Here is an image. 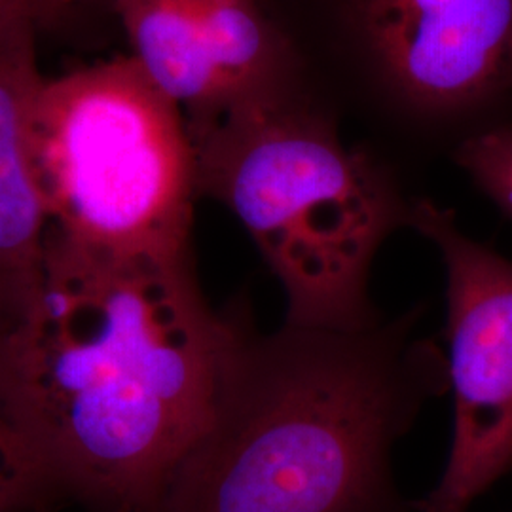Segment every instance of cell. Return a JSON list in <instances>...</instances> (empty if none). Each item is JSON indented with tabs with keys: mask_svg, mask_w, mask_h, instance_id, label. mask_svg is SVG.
I'll return each mask as SVG.
<instances>
[{
	"mask_svg": "<svg viewBox=\"0 0 512 512\" xmlns=\"http://www.w3.org/2000/svg\"><path fill=\"white\" fill-rule=\"evenodd\" d=\"M359 12L372 54L408 99L471 135L507 122L512 0H361Z\"/></svg>",
	"mask_w": 512,
	"mask_h": 512,
	"instance_id": "6",
	"label": "cell"
},
{
	"mask_svg": "<svg viewBox=\"0 0 512 512\" xmlns=\"http://www.w3.org/2000/svg\"><path fill=\"white\" fill-rule=\"evenodd\" d=\"M454 160L501 213L512 219V122L463 139Z\"/></svg>",
	"mask_w": 512,
	"mask_h": 512,
	"instance_id": "10",
	"label": "cell"
},
{
	"mask_svg": "<svg viewBox=\"0 0 512 512\" xmlns=\"http://www.w3.org/2000/svg\"><path fill=\"white\" fill-rule=\"evenodd\" d=\"M57 490L48 448L0 325V512L50 511Z\"/></svg>",
	"mask_w": 512,
	"mask_h": 512,
	"instance_id": "9",
	"label": "cell"
},
{
	"mask_svg": "<svg viewBox=\"0 0 512 512\" xmlns=\"http://www.w3.org/2000/svg\"><path fill=\"white\" fill-rule=\"evenodd\" d=\"M131 57L175 101L186 120L232 103L219 63L217 35L203 0H112Z\"/></svg>",
	"mask_w": 512,
	"mask_h": 512,
	"instance_id": "8",
	"label": "cell"
},
{
	"mask_svg": "<svg viewBox=\"0 0 512 512\" xmlns=\"http://www.w3.org/2000/svg\"><path fill=\"white\" fill-rule=\"evenodd\" d=\"M31 154L48 236L110 255L192 251L184 112L131 55L44 78Z\"/></svg>",
	"mask_w": 512,
	"mask_h": 512,
	"instance_id": "4",
	"label": "cell"
},
{
	"mask_svg": "<svg viewBox=\"0 0 512 512\" xmlns=\"http://www.w3.org/2000/svg\"><path fill=\"white\" fill-rule=\"evenodd\" d=\"M37 19L0 37V325L14 327L37 293L46 211L31 154V122L44 76Z\"/></svg>",
	"mask_w": 512,
	"mask_h": 512,
	"instance_id": "7",
	"label": "cell"
},
{
	"mask_svg": "<svg viewBox=\"0 0 512 512\" xmlns=\"http://www.w3.org/2000/svg\"><path fill=\"white\" fill-rule=\"evenodd\" d=\"M186 128L198 198L222 203L245 226L285 289L287 325L378 327L370 268L410 217L384 169L277 90L241 97Z\"/></svg>",
	"mask_w": 512,
	"mask_h": 512,
	"instance_id": "3",
	"label": "cell"
},
{
	"mask_svg": "<svg viewBox=\"0 0 512 512\" xmlns=\"http://www.w3.org/2000/svg\"><path fill=\"white\" fill-rule=\"evenodd\" d=\"M230 334L192 251L110 255L46 234L8 340L61 499L154 511L211 418Z\"/></svg>",
	"mask_w": 512,
	"mask_h": 512,
	"instance_id": "1",
	"label": "cell"
},
{
	"mask_svg": "<svg viewBox=\"0 0 512 512\" xmlns=\"http://www.w3.org/2000/svg\"><path fill=\"white\" fill-rule=\"evenodd\" d=\"M46 2H48V0H46Z\"/></svg>",
	"mask_w": 512,
	"mask_h": 512,
	"instance_id": "13",
	"label": "cell"
},
{
	"mask_svg": "<svg viewBox=\"0 0 512 512\" xmlns=\"http://www.w3.org/2000/svg\"><path fill=\"white\" fill-rule=\"evenodd\" d=\"M44 6L46 0H0V37L23 19H38Z\"/></svg>",
	"mask_w": 512,
	"mask_h": 512,
	"instance_id": "11",
	"label": "cell"
},
{
	"mask_svg": "<svg viewBox=\"0 0 512 512\" xmlns=\"http://www.w3.org/2000/svg\"><path fill=\"white\" fill-rule=\"evenodd\" d=\"M42 512H50V511H42Z\"/></svg>",
	"mask_w": 512,
	"mask_h": 512,
	"instance_id": "12",
	"label": "cell"
},
{
	"mask_svg": "<svg viewBox=\"0 0 512 512\" xmlns=\"http://www.w3.org/2000/svg\"><path fill=\"white\" fill-rule=\"evenodd\" d=\"M408 224L431 239L446 266L454 439L437 488L414 512H467L512 471V258L459 230L431 200L410 205Z\"/></svg>",
	"mask_w": 512,
	"mask_h": 512,
	"instance_id": "5",
	"label": "cell"
},
{
	"mask_svg": "<svg viewBox=\"0 0 512 512\" xmlns=\"http://www.w3.org/2000/svg\"><path fill=\"white\" fill-rule=\"evenodd\" d=\"M230 313L211 418L152 512H414L391 450L450 391L416 334L425 306L363 332L262 334L243 300Z\"/></svg>",
	"mask_w": 512,
	"mask_h": 512,
	"instance_id": "2",
	"label": "cell"
}]
</instances>
